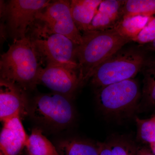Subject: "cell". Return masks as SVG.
Here are the masks:
<instances>
[{"label": "cell", "instance_id": "cell-1", "mask_svg": "<svg viewBox=\"0 0 155 155\" xmlns=\"http://www.w3.org/2000/svg\"><path fill=\"white\" fill-rule=\"evenodd\" d=\"M39 57L29 36L14 40L8 51L1 56V79L13 82L24 90L38 84Z\"/></svg>", "mask_w": 155, "mask_h": 155}, {"label": "cell", "instance_id": "cell-2", "mask_svg": "<svg viewBox=\"0 0 155 155\" xmlns=\"http://www.w3.org/2000/svg\"><path fill=\"white\" fill-rule=\"evenodd\" d=\"M129 42L114 28L84 32L76 52L81 85L90 79L99 65Z\"/></svg>", "mask_w": 155, "mask_h": 155}, {"label": "cell", "instance_id": "cell-3", "mask_svg": "<svg viewBox=\"0 0 155 155\" xmlns=\"http://www.w3.org/2000/svg\"><path fill=\"white\" fill-rule=\"evenodd\" d=\"M147 58L140 49H122L104 61L90 80L96 88L133 79L140 72Z\"/></svg>", "mask_w": 155, "mask_h": 155}, {"label": "cell", "instance_id": "cell-4", "mask_svg": "<svg viewBox=\"0 0 155 155\" xmlns=\"http://www.w3.org/2000/svg\"><path fill=\"white\" fill-rule=\"evenodd\" d=\"M96 94L102 110L116 116L130 114L138 110L141 97L139 85L134 79L97 88Z\"/></svg>", "mask_w": 155, "mask_h": 155}, {"label": "cell", "instance_id": "cell-5", "mask_svg": "<svg viewBox=\"0 0 155 155\" xmlns=\"http://www.w3.org/2000/svg\"><path fill=\"white\" fill-rule=\"evenodd\" d=\"M33 36L29 37L37 53L47 64H59L78 70L76 56L78 45L64 35L45 31L38 25Z\"/></svg>", "mask_w": 155, "mask_h": 155}, {"label": "cell", "instance_id": "cell-6", "mask_svg": "<svg viewBox=\"0 0 155 155\" xmlns=\"http://www.w3.org/2000/svg\"><path fill=\"white\" fill-rule=\"evenodd\" d=\"M51 2L50 0H11L6 4L1 2V17L14 40L26 37L38 14Z\"/></svg>", "mask_w": 155, "mask_h": 155}, {"label": "cell", "instance_id": "cell-7", "mask_svg": "<svg viewBox=\"0 0 155 155\" xmlns=\"http://www.w3.org/2000/svg\"><path fill=\"white\" fill-rule=\"evenodd\" d=\"M30 112L37 122L56 128L67 127L75 117L71 98L54 92L37 96Z\"/></svg>", "mask_w": 155, "mask_h": 155}, {"label": "cell", "instance_id": "cell-8", "mask_svg": "<svg viewBox=\"0 0 155 155\" xmlns=\"http://www.w3.org/2000/svg\"><path fill=\"white\" fill-rule=\"evenodd\" d=\"M36 20L42 22L41 25H38L45 31L64 35L77 45L82 43V35L72 17L70 1L59 0L51 2L38 14Z\"/></svg>", "mask_w": 155, "mask_h": 155}, {"label": "cell", "instance_id": "cell-9", "mask_svg": "<svg viewBox=\"0 0 155 155\" xmlns=\"http://www.w3.org/2000/svg\"><path fill=\"white\" fill-rule=\"evenodd\" d=\"M41 83L53 92L71 98L78 88L81 86L79 71L67 66L49 64L41 68L38 76Z\"/></svg>", "mask_w": 155, "mask_h": 155}, {"label": "cell", "instance_id": "cell-10", "mask_svg": "<svg viewBox=\"0 0 155 155\" xmlns=\"http://www.w3.org/2000/svg\"><path fill=\"white\" fill-rule=\"evenodd\" d=\"M24 90L13 82L0 80V119L4 122L28 113V102Z\"/></svg>", "mask_w": 155, "mask_h": 155}, {"label": "cell", "instance_id": "cell-11", "mask_svg": "<svg viewBox=\"0 0 155 155\" xmlns=\"http://www.w3.org/2000/svg\"><path fill=\"white\" fill-rule=\"evenodd\" d=\"M3 123L0 134V155H21L28 137L21 118L14 117Z\"/></svg>", "mask_w": 155, "mask_h": 155}, {"label": "cell", "instance_id": "cell-12", "mask_svg": "<svg viewBox=\"0 0 155 155\" xmlns=\"http://www.w3.org/2000/svg\"><path fill=\"white\" fill-rule=\"evenodd\" d=\"M123 3L124 0H103L87 31L114 28L122 17Z\"/></svg>", "mask_w": 155, "mask_h": 155}, {"label": "cell", "instance_id": "cell-13", "mask_svg": "<svg viewBox=\"0 0 155 155\" xmlns=\"http://www.w3.org/2000/svg\"><path fill=\"white\" fill-rule=\"evenodd\" d=\"M103 0H72L70 9L78 30L87 31Z\"/></svg>", "mask_w": 155, "mask_h": 155}, {"label": "cell", "instance_id": "cell-14", "mask_svg": "<svg viewBox=\"0 0 155 155\" xmlns=\"http://www.w3.org/2000/svg\"><path fill=\"white\" fill-rule=\"evenodd\" d=\"M140 72L143 75V87L139 111L155 107V58H147Z\"/></svg>", "mask_w": 155, "mask_h": 155}, {"label": "cell", "instance_id": "cell-15", "mask_svg": "<svg viewBox=\"0 0 155 155\" xmlns=\"http://www.w3.org/2000/svg\"><path fill=\"white\" fill-rule=\"evenodd\" d=\"M100 147L101 143L70 139L60 142L56 148L60 155H99Z\"/></svg>", "mask_w": 155, "mask_h": 155}, {"label": "cell", "instance_id": "cell-16", "mask_svg": "<svg viewBox=\"0 0 155 155\" xmlns=\"http://www.w3.org/2000/svg\"><path fill=\"white\" fill-rule=\"evenodd\" d=\"M153 17L123 16L113 28L122 37L133 41Z\"/></svg>", "mask_w": 155, "mask_h": 155}, {"label": "cell", "instance_id": "cell-17", "mask_svg": "<svg viewBox=\"0 0 155 155\" xmlns=\"http://www.w3.org/2000/svg\"><path fill=\"white\" fill-rule=\"evenodd\" d=\"M25 148L28 155H60L56 147L38 128L31 130Z\"/></svg>", "mask_w": 155, "mask_h": 155}, {"label": "cell", "instance_id": "cell-18", "mask_svg": "<svg viewBox=\"0 0 155 155\" xmlns=\"http://www.w3.org/2000/svg\"><path fill=\"white\" fill-rule=\"evenodd\" d=\"M138 148L126 137H114L101 143L99 155H136Z\"/></svg>", "mask_w": 155, "mask_h": 155}, {"label": "cell", "instance_id": "cell-19", "mask_svg": "<svg viewBox=\"0 0 155 155\" xmlns=\"http://www.w3.org/2000/svg\"><path fill=\"white\" fill-rule=\"evenodd\" d=\"M122 17L155 16V0H124Z\"/></svg>", "mask_w": 155, "mask_h": 155}, {"label": "cell", "instance_id": "cell-20", "mask_svg": "<svg viewBox=\"0 0 155 155\" xmlns=\"http://www.w3.org/2000/svg\"><path fill=\"white\" fill-rule=\"evenodd\" d=\"M137 137L140 141L150 144L155 142V116L150 119L136 117Z\"/></svg>", "mask_w": 155, "mask_h": 155}, {"label": "cell", "instance_id": "cell-21", "mask_svg": "<svg viewBox=\"0 0 155 155\" xmlns=\"http://www.w3.org/2000/svg\"><path fill=\"white\" fill-rule=\"evenodd\" d=\"M155 40V16L143 29L133 41L140 45H147Z\"/></svg>", "mask_w": 155, "mask_h": 155}, {"label": "cell", "instance_id": "cell-22", "mask_svg": "<svg viewBox=\"0 0 155 155\" xmlns=\"http://www.w3.org/2000/svg\"><path fill=\"white\" fill-rule=\"evenodd\" d=\"M136 155H154L152 152L145 147L139 148Z\"/></svg>", "mask_w": 155, "mask_h": 155}, {"label": "cell", "instance_id": "cell-23", "mask_svg": "<svg viewBox=\"0 0 155 155\" xmlns=\"http://www.w3.org/2000/svg\"><path fill=\"white\" fill-rule=\"evenodd\" d=\"M145 49L147 51L155 52V40L152 42L146 45Z\"/></svg>", "mask_w": 155, "mask_h": 155}, {"label": "cell", "instance_id": "cell-24", "mask_svg": "<svg viewBox=\"0 0 155 155\" xmlns=\"http://www.w3.org/2000/svg\"><path fill=\"white\" fill-rule=\"evenodd\" d=\"M151 150L154 155H155V142L153 143L150 144Z\"/></svg>", "mask_w": 155, "mask_h": 155}]
</instances>
